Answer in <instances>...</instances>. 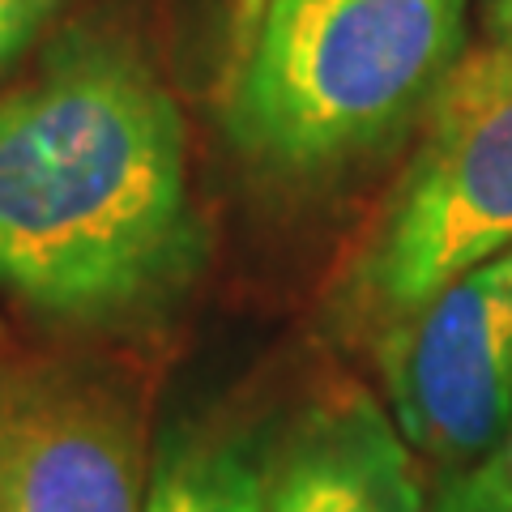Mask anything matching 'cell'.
Wrapping results in <instances>:
<instances>
[{
  "label": "cell",
  "instance_id": "obj_1",
  "mask_svg": "<svg viewBox=\"0 0 512 512\" xmlns=\"http://www.w3.org/2000/svg\"><path fill=\"white\" fill-rule=\"evenodd\" d=\"M201 248L184 116L124 39H73L0 94V291L107 325L180 295Z\"/></svg>",
  "mask_w": 512,
  "mask_h": 512
},
{
  "label": "cell",
  "instance_id": "obj_2",
  "mask_svg": "<svg viewBox=\"0 0 512 512\" xmlns=\"http://www.w3.org/2000/svg\"><path fill=\"white\" fill-rule=\"evenodd\" d=\"M461 39L466 0H265L227 94V137L274 175H329L436 99Z\"/></svg>",
  "mask_w": 512,
  "mask_h": 512
},
{
  "label": "cell",
  "instance_id": "obj_3",
  "mask_svg": "<svg viewBox=\"0 0 512 512\" xmlns=\"http://www.w3.org/2000/svg\"><path fill=\"white\" fill-rule=\"evenodd\" d=\"M512 248V39L444 77L431 124L355 269L367 316H397Z\"/></svg>",
  "mask_w": 512,
  "mask_h": 512
},
{
  "label": "cell",
  "instance_id": "obj_4",
  "mask_svg": "<svg viewBox=\"0 0 512 512\" xmlns=\"http://www.w3.org/2000/svg\"><path fill=\"white\" fill-rule=\"evenodd\" d=\"M376 363L414 453L478 466L512 423V248L384 325Z\"/></svg>",
  "mask_w": 512,
  "mask_h": 512
},
{
  "label": "cell",
  "instance_id": "obj_5",
  "mask_svg": "<svg viewBox=\"0 0 512 512\" xmlns=\"http://www.w3.org/2000/svg\"><path fill=\"white\" fill-rule=\"evenodd\" d=\"M128 410L82 389L0 393V512H146Z\"/></svg>",
  "mask_w": 512,
  "mask_h": 512
},
{
  "label": "cell",
  "instance_id": "obj_6",
  "mask_svg": "<svg viewBox=\"0 0 512 512\" xmlns=\"http://www.w3.org/2000/svg\"><path fill=\"white\" fill-rule=\"evenodd\" d=\"M265 512H427L414 448L363 384H325L274 440Z\"/></svg>",
  "mask_w": 512,
  "mask_h": 512
},
{
  "label": "cell",
  "instance_id": "obj_7",
  "mask_svg": "<svg viewBox=\"0 0 512 512\" xmlns=\"http://www.w3.org/2000/svg\"><path fill=\"white\" fill-rule=\"evenodd\" d=\"M269 436L248 423H188L158 448L146 512H265Z\"/></svg>",
  "mask_w": 512,
  "mask_h": 512
},
{
  "label": "cell",
  "instance_id": "obj_8",
  "mask_svg": "<svg viewBox=\"0 0 512 512\" xmlns=\"http://www.w3.org/2000/svg\"><path fill=\"white\" fill-rule=\"evenodd\" d=\"M431 512H512V478L491 453L448 478L431 500Z\"/></svg>",
  "mask_w": 512,
  "mask_h": 512
},
{
  "label": "cell",
  "instance_id": "obj_9",
  "mask_svg": "<svg viewBox=\"0 0 512 512\" xmlns=\"http://www.w3.org/2000/svg\"><path fill=\"white\" fill-rule=\"evenodd\" d=\"M69 0H0V69L18 60Z\"/></svg>",
  "mask_w": 512,
  "mask_h": 512
},
{
  "label": "cell",
  "instance_id": "obj_10",
  "mask_svg": "<svg viewBox=\"0 0 512 512\" xmlns=\"http://www.w3.org/2000/svg\"><path fill=\"white\" fill-rule=\"evenodd\" d=\"M495 461H500V466H504V474L512 478V423H508V436H504V444L495 448Z\"/></svg>",
  "mask_w": 512,
  "mask_h": 512
},
{
  "label": "cell",
  "instance_id": "obj_11",
  "mask_svg": "<svg viewBox=\"0 0 512 512\" xmlns=\"http://www.w3.org/2000/svg\"><path fill=\"white\" fill-rule=\"evenodd\" d=\"M495 18H500V26H504V35L512 39V0H495Z\"/></svg>",
  "mask_w": 512,
  "mask_h": 512
},
{
  "label": "cell",
  "instance_id": "obj_12",
  "mask_svg": "<svg viewBox=\"0 0 512 512\" xmlns=\"http://www.w3.org/2000/svg\"><path fill=\"white\" fill-rule=\"evenodd\" d=\"M427 512H431V504H427Z\"/></svg>",
  "mask_w": 512,
  "mask_h": 512
}]
</instances>
